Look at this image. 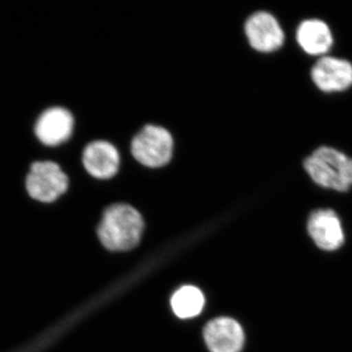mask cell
Returning <instances> with one entry per match:
<instances>
[{"instance_id":"6da1fadb","label":"cell","mask_w":352,"mask_h":352,"mask_svg":"<svg viewBox=\"0 0 352 352\" xmlns=\"http://www.w3.org/2000/svg\"><path fill=\"white\" fill-rule=\"evenodd\" d=\"M144 221L131 205L115 204L106 208L98 226V237L110 251H129L142 237Z\"/></svg>"},{"instance_id":"7a4b0ae2","label":"cell","mask_w":352,"mask_h":352,"mask_svg":"<svg viewBox=\"0 0 352 352\" xmlns=\"http://www.w3.org/2000/svg\"><path fill=\"white\" fill-rule=\"evenodd\" d=\"M303 168L322 188L344 193L352 187V157L336 148H317L305 160Z\"/></svg>"},{"instance_id":"3957f363","label":"cell","mask_w":352,"mask_h":352,"mask_svg":"<svg viewBox=\"0 0 352 352\" xmlns=\"http://www.w3.org/2000/svg\"><path fill=\"white\" fill-rule=\"evenodd\" d=\"M131 151L134 159L143 166L162 168L170 163L173 157V136L163 126L148 124L132 139Z\"/></svg>"},{"instance_id":"277c9868","label":"cell","mask_w":352,"mask_h":352,"mask_svg":"<svg viewBox=\"0 0 352 352\" xmlns=\"http://www.w3.org/2000/svg\"><path fill=\"white\" fill-rule=\"evenodd\" d=\"M69 177L54 162H36L25 178V189L34 200L53 203L66 193Z\"/></svg>"},{"instance_id":"5b68a950","label":"cell","mask_w":352,"mask_h":352,"mask_svg":"<svg viewBox=\"0 0 352 352\" xmlns=\"http://www.w3.org/2000/svg\"><path fill=\"white\" fill-rule=\"evenodd\" d=\"M245 34L250 45L261 53L279 50L285 43L281 25L272 14L258 11L252 14L245 23Z\"/></svg>"},{"instance_id":"8992f818","label":"cell","mask_w":352,"mask_h":352,"mask_svg":"<svg viewBox=\"0 0 352 352\" xmlns=\"http://www.w3.org/2000/svg\"><path fill=\"white\" fill-rule=\"evenodd\" d=\"M315 87L325 94L344 92L352 87V63L342 58L320 57L310 72Z\"/></svg>"},{"instance_id":"52a82bcc","label":"cell","mask_w":352,"mask_h":352,"mask_svg":"<svg viewBox=\"0 0 352 352\" xmlns=\"http://www.w3.org/2000/svg\"><path fill=\"white\" fill-rule=\"evenodd\" d=\"M307 230L315 244L325 251H336L344 242L342 222L330 208H319L309 215Z\"/></svg>"},{"instance_id":"ba28073f","label":"cell","mask_w":352,"mask_h":352,"mask_svg":"<svg viewBox=\"0 0 352 352\" xmlns=\"http://www.w3.org/2000/svg\"><path fill=\"white\" fill-rule=\"evenodd\" d=\"M74 117L69 111L53 107L44 111L34 126V133L43 144L54 147L68 140L73 133Z\"/></svg>"},{"instance_id":"9c48e42d","label":"cell","mask_w":352,"mask_h":352,"mask_svg":"<svg viewBox=\"0 0 352 352\" xmlns=\"http://www.w3.org/2000/svg\"><path fill=\"white\" fill-rule=\"evenodd\" d=\"M204 337L212 352H240L244 346L243 328L237 321L228 317H220L208 323Z\"/></svg>"},{"instance_id":"30bf717a","label":"cell","mask_w":352,"mask_h":352,"mask_svg":"<svg viewBox=\"0 0 352 352\" xmlns=\"http://www.w3.org/2000/svg\"><path fill=\"white\" fill-rule=\"evenodd\" d=\"M120 162L119 151L109 141H94L83 150V166L97 179H110L117 175Z\"/></svg>"},{"instance_id":"8fae6325","label":"cell","mask_w":352,"mask_h":352,"mask_svg":"<svg viewBox=\"0 0 352 352\" xmlns=\"http://www.w3.org/2000/svg\"><path fill=\"white\" fill-rule=\"evenodd\" d=\"M296 38L300 47L311 56H326L333 44L330 28L319 19L302 21L296 29Z\"/></svg>"},{"instance_id":"7c38bea8","label":"cell","mask_w":352,"mask_h":352,"mask_svg":"<svg viewBox=\"0 0 352 352\" xmlns=\"http://www.w3.org/2000/svg\"><path fill=\"white\" fill-rule=\"evenodd\" d=\"M205 305L203 293L193 286H184L173 294L171 308L179 318H193L201 314Z\"/></svg>"}]
</instances>
